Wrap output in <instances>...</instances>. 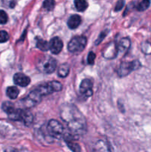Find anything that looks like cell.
I'll return each instance as SVG.
<instances>
[{"label":"cell","mask_w":151,"mask_h":152,"mask_svg":"<svg viewBox=\"0 0 151 152\" xmlns=\"http://www.w3.org/2000/svg\"><path fill=\"white\" fill-rule=\"evenodd\" d=\"M60 117L73 134H83L86 132L87 123L83 114L73 104H64L60 108Z\"/></svg>","instance_id":"obj_1"},{"label":"cell","mask_w":151,"mask_h":152,"mask_svg":"<svg viewBox=\"0 0 151 152\" xmlns=\"http://www.w3.org/2000/svg\"><path fill=\"white\" fill-rule=\"evenodd\" d=\"M56 59L50 56H41L36 62V68L38 71L44 74L53 73L56 70Z\"/></svg>","instance_id":"obj_2"},{"label":"cell","mask_w":151,"mask_h":152,"mask_svg":"<svg viewBox=\"0 0 151 152\" xmlns=\"http://www.w3.org/2000/svg\"><path fill=\"white\" fill-rule=\"evenodd\" d=\"M87 45V38L82 36H77L71 39L68 45V49L71 53H79L82 51Z\"/></svg>","instance_id":"obj_3"},{"label":"cell","mask_w":151,"mask_h":152,"mask_svg":"<svg viewBox=\"0 0 151 152\" xmlns=\"http://www.w3.org/2000/svg\"><path fill=\"white\" fill-rule=\"evenodd\" d=\"M62 88V86L59 82L58 81H52L50 83H45L44 85L38 86L36 88L38 94L41 96H45V95L50 94L53 92L60 91Z\"/></svg>","instance_id":"obj_4"},{"label":"cell","mask_w":151,"mask_h":152,"mask_svg":"<svg viewBox=\"0 0 151 152\" xmlns=\"http://www.w3.org/2000/svg\"><path fill=\"white\" fill-rule=\"evenodd\" d=\"M46 131L47 135L50 137L59 139L63 134L64 128L59 121L56 120H51L47 124Z\"/></svg>","instance_id":"obj_5"},{"label":"cell","mask_w":151,"mask_h":152,"mask_svg":"<svg viewBox=\"0 0 151 152\" xmlns=\"http://www.w3.org/2000/svg\"><path fill=\"white\" fill-rule=\"evenodd\" d=\"M140 66L141 64L138 60L133 61V62H123L120 65L117 73L119 77H124L130 74L133 71L137 69Z\"/></svg>","instance_id":"obj_6"},{"label":"cell","mask_w":151,"mask_h":152,"mask_svg":"<svg viewBox=\"0 0 151 152\" xmlns=\"http://www.w3.org/2000/svg\"><path fill=\"white\" fill-rule=\"evenodd\" d=\"M41 96L37 92L36 89L30 92L29 94L25 98V99H22V102L24 104L25 108H32V107L35 106L37 104L41 102Z\"/></svg>","instance_id":"obj_7"},{"label":"cell","mask_w":151,"mask_h":152,"mask_svg":"<svg viewBox=\"0 0 151 152\" xmlns=\"http://www.w3.org/2000/svg\"><path fill=\"white\" fill-rule=\"evenodd\" d=\"M63 48V42L59 37H53L49 42V49L53 54H58L60 53Z\"/></svg>","instance_id":"obj_8"},{"label":"cell","mask_w":151,"mask_h":152,"mask_svg":"<svg viewBox=\"0 0 151 152\" xmlns=\"http://www.w3.org/2000/svg\"><path fill=\"white\" fill-rule=\"evenodd\" d=\"M93 83L88 79H84L80 84V92L86 96H90L93 94Z\"/></svg>","instance_id":"obj_9"},{"label":"cell","mask_w":151,"mask_h":152,"mask_svg":"<svg viewBox=\"0 0 151 152\" xmlns=\"http://www.w3.org/2000/svg\"><path fill=\"white\" fill-rule=\"evenodd\" d=\"M13 82L17 86L26 87L30 83V79L22 73H17L13 76Z\"/></svg>","instance_id":"obj_10"},{"label":"cell","mask_w":151,"mask_h":152,"mask_svg":"<svg viewBox=\"0 0 151 152\" xmlns=\"http://www.w3.org/2000/svg\"><path fill=\"white\" fill-rule=\"evenodd\" d=\"M118 53L117 50V45H115L114 43H110L108 47H107L106 50L103 52V56L107 59H113L115 57Z\"/></svg>","instance_id":"obj_11"},{"label":"cell","mask_w":151,"mask_h":152,"mask_svg":"<svg viewBox=\"0 0 151 152\" xmlns=\"http://www.w3.org/2000/svg\"><path fill=\"white\" fill-rule=\"evenodd\" d=\"M81 16H80L79 15H72L68 21V28H70V29L72 30L76 29V28H77L79 26L80 24H81Z\"/></svg>","instance_id":"obj_12"},{"label":"cell","mask_w":151,"mask_h":152,"mask_svg":"<svg viewBox=\"0 0 151 152\" xmlns=\"http://www.w3.org/2000/svg\"><path fill=\"white\" fill-rule=\"evenodd\" d=\"M93 151V152H111L107 144L102 140H99L95 143Z\"/></svg>","instance_id":"obj_13"},{"label":"cell","mask_w":151,"mask_h":152,"mask_svg":"<svg viewBox=\"0 0 151 152\" xmlns=\"http://www.w3.org/2000/svg\"><path fill=\"white\" fill-rule=\"evenodd\" d=\"M130 46V41L128 38H123L120 40L117 45L118 53H123L127 51Z\"/></svg>","instance_id":"obj_14"},{"label":"cell","mask_w":151,"mask_h":152,"mask_svg":"<svg viewBox=\"0 0 151 152\" xmlns=\"http://www.w3.org/2000/svg\"><path fill=\"white\" fill-rule=\"evenodd\" d=\"M70 72V67L68 64H62L61 65H59V67L58 68V71L57 74L58 76L62 78L64 77H66L69 74Z\"/></svg>","instance_id":"obj_15"},{"label":"cell","mask_w":151,"mask_h":152,"mask_svg":"<svg viewBox=\"0 0 151 152\" xmlns=\"http://www.w3.org/2000/svg\"><path fill=\"white\" fill-rule=\"evenodd\" d=\"M19 89L16 87H15V86H10V87H8L7 88V90H6V94H7V96L11 99H16L18 95H19Z\"/></svg>","instance_id":"obj_16"},{"label":"cell","mask_w":151,"mask_h":152,"mask_svg":"<svg viewBox=\"0 0 151 152\" xmlns=\"http://www.w3.org/2000/svg\"><path fill=\"white\" fill-rule=\"evenodd\" d=\"M23 111L22 109H15L12 114H9L8 117L12 120H17V121H22L23 117Z\"/></svg>","instance_id":"obj_17"},{"label":"cell","mask_w":151,"mask_h":152,"mask_svg":"<svg viewBox=\"0 0 151 152\" xmlns=\"http://www.w3.org/2000/svg\"><path fill=\"white\" fill-rule=\"evenodd\" d=\"M22 121L25 123V126H28L32 123L33 122V115L30 111L27 110H24L23 117H22Z\"/></svg>","instance_id":"obj_18"},{"label":"cell","mask_w":151,"mask_h":152,"mask_svg":"<svg viewBox=\"0 0 151 152\" xmlns=\"http://www.w3.org/2000/svg\"><path fill=\"white\" fill-rule=\"evenodd\" d=\"M67 145L73 152H81V147L76 142H73L71 140H65Z\"/></svg>","instance_id":"obj_19"},{"label":"cell","mask_w":151,"mask_h":152,"mask_svg":"<svg viewBox=\"0 0 151 152\" xmlns=\"http://www.w3.org/2000/svg\"><path fill=\"white\" fill-rule=\"evenodd\" d=\"M1 108H2L3 111L4 112L7 113V114H10L15 111L14 105H13L12 102H4L2 103V105H1Z\"/></svg>","instance_id":"obj_20"},{"label":"cell","mask_w":151,"mask_h":152,"mask_svg":"<svg viewBox=\"0 0 151 152\" xmlns=\"http://www.w3.org/2000/svg\"><path fill=\"white\" fill-rule=\"evenodd\" d=\"M75 5L76 8L78 11H84L88 7V4L86 1H84V0H77V1H75Z\"/></svg>","instance_id":"obj_21"},{"label":"cell","mask_w":151,"mask_h":152,"mask_svg":"<svg viewBox=\"0 0 151 152\" xmlns=\"http://www.w3.org/2000/svg\"><path fill=\"white\" fill-rule=\"evenodd\" d=\"M36 46L42 51H46V50H49V43L45 40L41 39H38L36 42Z\"/></svg>","instance_id":"obj_22"},{"label":"cell","mask_w":151,"mask_h":152,"mask_svg":"<svg viewBox=\"0 0 151 152\" xmlns=\"http://www.w3.org/2000/svg\"><path fill=\"white\" fill-rule=\"evenodd\" d=\"M150 4V1H142L140 2H139L136 5V10H139V11H144L146 9H147L149 7Z\"/></svg>","instance_id":"obj_23"},{"label":"cell","mask_w":151,"mask_h":152,"mask_svg":"<svg viewBox=\"0 0 151 152\" xmlns=\"http://www.w3.org/2000/svg\"><path fill=\"white\" fill-rule=\"evenodd\" d=\"M142 50L145 54H151V43L144 42L142 45Z\"/></svg>","instance_id":"obj_24"},{"label":"cell","mask_w":151,"mask_h":152,"mask_svg":"<svg viewBox=\"0 0 151 152\" xmlns=\"http://www.w3.org/2000/svg\"><path fill=\"white\" fill-rule=\"evenodd\" d=\"M55 7V1H44L43 2V7L47 9V10H51L54 8Z\"/></svg>","instance_id":"obj_25"},{"label":"cell","mask_w":151,"mask_h":152,"mask_svg":"<svg viewBox=\"0 0 151 152\" xmlns=\"http://www.w3.org/2000/svg\"><path fill=\"white\" fill-rule=\"evenodd\" d=\"M7 20H8V17H7V14L6 13V12L2 10H0V25L6 24Z\"/></svg>","instance_id":"obj_26"},{"label":"cell","mask_w":151,"mask_h":152,"mask_svg":"<svg viewBox=\"0 0 151 152\" xmlns=\"http://www.w3.org/2000/svg\"><path fill=\"white\" fill-rule=\"evenodd\" d=\"M9 39V34L6 31H0V43L6 42Z\"/></svg>","instance_id":"obj_27"},{"label":"cell","mask_w":151,"mask_h":152,"mask_svg":"<svg viewBox=\"0 0 151 152\" xmlns=\"http://www.w3.org/2000/svg\"><path fill=\"white\" fill-rule=\"evenodd\" d=\"M95 59H96V54L93 51H90L87 56V63L89 65H93L95 62Z\"/></svg>","instance_id":"obj_28"},{"label":"cell","mask_w":151,"mask_h":152,"mask_svg":"<svg viewBox=\"0 0 151 152\" xmlns=\"http://www.w3.org/2000/svg\"><path fill=\"white\" fill-rule=\"evenodd\" d=\"M124 4V1H118V2L116 3V6L115 7V11H118V10H121V8L123 7Z\"/></svg>","instance_id":"obj_29"},{"label":"cell","mask_w":151,"mask_h":152,"mask_svg":"<svg viewBox=\"0 0 151 152\" xmlns=\"http://www.w3.org/2000/svg\"><path fill=\"white\" fill-rule=\"evenodd\" d=\"M105 37H106V34H105V32H102V34H101V35L99 36L100 39H99L96 40V44L98 45V44H99V43H100L101 41H102V40L103 39L105 38Z\"/></svg>","instance_id":"obj_30"}]
</instances>
